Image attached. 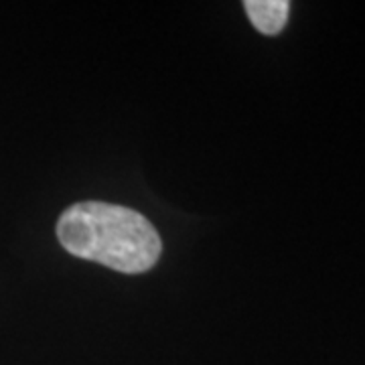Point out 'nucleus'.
Instances as JSON below:
<instances>
[{
    "instance_id": "nucleus-2",
    "label": "nucleus",
    "mask_w": 365,
    "mask_h": 365,
    "mask_svg": "<svg viewBox=\"0 0 365 365\" xmlns=\"http://www.w3.org/2000/svg\"><path fill=\"white\" fill-rule=\"evenodd\" d=\"M252 25L264 35H278L288 21V0H248L244 2Z\"/></svg>"
},
{
    "instance_id": "nucleus-1",
    "label": "nucleus",
    "mask_w": 365,
    "mask_h": 365,
    "mask_svg": "<svg viewBox=\"0 0 365 365\" xmlns=\"http://www.w3.org/2000/svg\"><path fill=\"white\" fill-rule=\"evenodd\" d=\"M57 237L71 256L124 274L150 270L163 250L160 235L143 213L102 201H81L63 211Z\"/></svg>"
}]
</instances>
